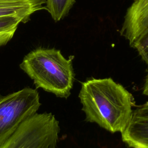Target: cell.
Segmentation results:
<instances>
[{"label": "cell", "instance_id": "cell-3", "mask_svg": "<svg viewBox=\"0 0 148 148\" xmlns=\"http://www.w3.org/2000/svg\"><path fill=\"white\" fill-rule=\"evenodd\" d=\"M60 131L54 114L36 113L23 122L0 148H56Z\"/></svg>", "mask_w": 148, "mask_h": 148}, {"label": "cell", "instance_id": "cell-1", "mask_svg": "<svg viewBox=\"0 0 148 148\" xmlns=\"http://www.w3.org/2000/svg\"><path fill=\"white\" fill-rule=\"evenodd\" d=\"M79 97L86 120L112 133L125 130L135 106L132 95L110 77L83 82Z\"/></svg>", "mask_w": 148, "mask_h": 148}, {"label": "cell", "instance_id": "cell-9", "mask_svg": "<svg viewBox=\"0 0 148 148\" xmlns=\"http://www.w3.org/2000/svg\"><path fill=\"white\" fill-rule=\"evenodd\" d=\"M20 23L21 20L17 17H0V47L12 39Z\"/></svg>", "mask_w": 148, "mask_h": 148}, {"label": "cell", "instance_id": "cell-8", "mask_svg": "<svg viewBox=\"0 0 148 148\" xmlns=\"http://www.w3.org/2000/svg\"><path fill=\"white\" fill-rule=\"evenodd\" d=\"M75 2V0H46L45 9L53 20L57 22L68 14Z\"/></svg>", "mask_w": 148, "mask_h": 148}, {"label": "cell", "instance_id": "cell-12", "mask_svg": "<svg viewBox=\"0 0 148 148\" xmlns=\"http://www.w3.org/2000/svg\"><path fill=\"white\" fill-rule=\"evenodd\" d=\"M133 1H135V0H133Z\"/></svg>", "mask_w": 148, "mask_h": 148}, {"label": "cell", "instance_id": "cell-5", "mask_svg": "<svg viewBox=\"0 0 148 148\" xmlns=\"http://www.w3.org/2000/svg\"><path fill=\"white\" fill-rule=\"evenodd\" d=\"M147 32L148 0L134 1L127 10L120 34L133 48Z\"/></svg>", "mask_w": 148, "mask_h": 148}, {"label": "cell", "instance_id": "cell-6", "mask_svg": "<svg viewBox=\"0 0 148 148\" xmlns=\"http://www.w3.org/2000/svg\"><path fill=\"white\" fill-rule=\"evenodd\" d=\"M121 138L129 147L148 148V101L133 110Z\"/></svg>", "mask_w": 148, "mask_h": 148}, {"label": "cell", "instance_id": "cell-11", "mask_svg": "<svg viewBox=\"0 0 148 148\" xmlns=\"http://www.w3.org/2000/svg\"><path fill=\"white\" fill-rule=\"evenodd\" d=\"M143 94L148 96V72H147V76L146 77L145 82L144 86H143Z\"/></svg>", "mask_w": 148, "mask_h": 148}, {"label": "cell", "instance_id": "cell-7", "mask_svg": "<svg viewBox=\"0 0 148 148\" xmlns=\"http://www.w3.org/2000/svg\"><path fill=\"white\" fill-rule=\"evenodd\" d=\"M46 2V0H0V17H14L25 23L35 12L45 9Z\"/></svg>", "mask_w": 148, "mask_h": 148}, {"label": "cell", "instance_id": "cell-4", "mask_svg": "<svg viewBox=\"0 0 148 148\" xmlns=\"http://www.w3.org/2000/svg\"><path fill=\"white\" fill-rule=\"evenodd\" d=\"M41 103L35 89L27 87L0 98V145L26 120L36 113Z\"/></svg>", "mask_w": 148, "mask_h": 148}, {"label": "cell", "instance_id": "cell-10", "mask_svg": "<svg viewBox=\"0 0 148 148\" xmlns=\"http://www.w3.org/2000/svg\"><path fill=\"white\" fill-rule=\"evenodd\" d=\"M142 59L148 64V32L134 46Z\"/></svg>", "mask_w": 148, "mask_h": 148}, {"label": "cell", "instance_id": "cell-2", "mask_svg": "<svg viewBox=\"0 0 148 148\" xmlns=\"http://www.w3.org/2000/svg\"><path fill=\"white\" fill-rule=\"evenodd\" d=\"M20 67L37 88L60 98L70 95L75 78L72 58H66L60 50L43 47L33 50L24 57Z\"/></svg>", "mask_w": 148, "mask_h": 148}]
</instances>
